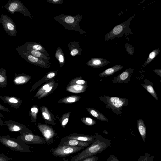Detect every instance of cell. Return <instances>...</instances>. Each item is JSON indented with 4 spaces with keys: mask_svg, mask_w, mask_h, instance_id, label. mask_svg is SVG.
I'll list each match as a JSON object with an SVG mask.
<instances>
[{
    "mask_svg": "<svg viewBox=\"0 0 161 161\" xmlns=\"http://www.w3.org/2000/svg\"><path fill=\"white\" fill-rule=\"evenodd\" d=\"M1 23L6 33L10 36L14 37L17 34L16 26L13 20L7 15L2 13L0 16Z\"/></svg>",
    "mask_w": 161,
    "mask_h": 161,
    "instance_id": "cell-8",
    "label": "cell"
},
{
    "mask_svg": "<svg viewBox=\"0 0 161 161\" xmlns=\"http://www.w3.org/2000/svg\"><path fill=\"white\" fill-rule=\"evenodd\" d=\"M137 127L140 136L143 142H145L146 138V127L144 121L141 119H138L137 122Z\"/></svg>",
    "mask_w": 161,
    "mask_h": 161,
    "instance_id": "cell-23",
    "label": "cell"
},
{
    "mask_svg": "<svg viewBox=\"0 0 161 161\" xmlns=\"http://www.w3.org/2000/svg\"><path fill=\"white\" fill-rule=\"evenodd\" d=\"M75 99L74 97H69L67 99V102L69 103L74 102L75 101Z\"/></svg>",
    "mask_w": 161,
    "mask_h": 161,
    "instance_id": "cell-40",
    "label": "cell"
},
{
    "mask_svg": "<svg viewBox=\"0 0 161 161\" xmlns=\"http://www.w3.org/2000/svg\"><path fill=\"white\" fill-rule=\"evenodd\" d=\"M3 7L12 14H14L15 12H17L22 13L25 17L28 16L31 19L33 18V16L29 10L19 0H9Z\"/></svg>",
    "mask_w": 161,
    "mask_h": 161,
    "instance_id": "cell-5",
    "label": "cell"
},
{
    "mask_svg": "<svg viewBox=\"0 0 161 161\" xmlns=\"http://www.w3.org/2000/svg\"><path fill=\"white\" fill-rule=\"evenodd\" d=\"M0 142L12 150L21 152H31L32 151L31 149L34 148L9 135L0 136Z\"/></svg>",
    "mask_w": 161,
    "mask_h": 161,
    "instance_id": "cell-4",
    "label": "cell"
},
{
    "mask_svg": "<svg viewBox=\"0 0 161 161\" xmlns=\"http://www.w3.org/2000/svg\"><path fill=\"white\" fill-rule=\"evenodd\" d=\"M0 110L5 111L6 112H10L11 111L8 108L0 104Z\"/></svg>",
    "mask_w": 161,
    "mask_h": 161,
    "instance_id": "cell-36",
    "label": "cell"
},
{
    "mask_svg": "<svg viewBox=\"0 0 161 161\" xmlns=\"http://www.w3.org/2000/svg\"><path fill=\"white\" fill-rule=\"evenodd\" d=\"M103 132L106 134H108V132L106 131H105V130H104L103 131Z\"/></svg>",
    "mask_w": 161,
    "mask_h": 161,
    "instance_id": "cell-50",
    "label": "cell"
},
{
    "mask_svg": "<svg viewBox=\"0 0 161 161\" xmlns=\"http://www.w3.org/2000/svg\"><path fill=\"white\" fill-rule=\"evenodd\" d=\"M123 68V66L121 65H115L111 68L107 69L100 73L99 75L102 77H107L110 76L115 73L119 71Z\"/></svg>",
    "mask_w": 161,
    "mask_h": 161,
    "instance_id": "cell-22",
    "label": "cell"
},
{
    "mask_svg": "<svg viewBox=\"0 0 161 161\" xmlns=\"http://www.w3.org/2000/svg\"><path fill=\"white\" fill-rule=\"evenodd\" d=\"M82 18V16L80 14L74 16L61 14L53 17V19L66 29L75 30L83 35L86 32L80 28L79 25Z\"/></svg>",
    "mask_w": 161,
    "mask_h": 161,
    "instance_id": "cell-2",
    "label": "cell"
},
{
    "mask_svg": "<svg viewBox=\"0 0 161 161\" xmlns=\"http://www.w3.org/2000/svg\"><path fill=\"white\" fill-rule=\"evenodd\" d=\"M125 48L127 52L130 55H133L134 53V49L130 44L127 43L125 44Z\"/></svg>",
    "mask_w": 161,
    "mask_h": 161,
    "instance_id": "cell-30",
    "label": "cell"
},
{
    "mask_svg": "<svg viewBox=\"0 0 161 161\" xmlns=\"http://www.w3.org/2000/svg\"><path fill=\"white\" fill-rule=\"evenodd\" d=\"M30 79V77L29 76L24 73H15L13 79V82L16 85H22L28 82Z\"/></svg>",
    "mask_w": 161,
    "mask_h": 161,
    "instance_id": "cell-21",
    "label": "cell"
},
{
    "mask_svg": "<svg viewBox=\"0 0 161 161\" xmlns=\"http://www.w3.org/2000/svg\"><path fill=\"white\" fill-rule=\"evenodd\" d=\"M55 75V73L54 72H51L47 74V77L49 79H50L54 77Z\"/></svg>",
    "mask_w": 161,
    "mask_h": 161,
    "instance_id": "cell-38",
    "label": "cell"
},
{
    "mask_svg": "<svg viewBox=\"0 0 161 161\" xmlns=\"http://www.w3.org/2000/svg\"><path fill=\"white\" fill-rule=\"evenodd\" d=\"M55 57L62 67L64 64L65 61L64 55L61 48L58 47L57 48L55 53Z\"/></svg>",
    "mask_w": 161,
    "mask_h": 161,
    "instance_id": "cell-27",
    "label": "cell"
},
{
    "mask_svg": "<svg viewBox=\"0 0 161 161\" xmlns=\"http://www.w3.org/2000/svg\"><path fill=\"white\" fill-rule=\"evenodd\" d=\"M96 156H93L89 157L86 158L80 161H93L95 158Z\"/></svg>",
    "mask_w": 161,
    "mask_h": 161,
    "instance_id": "cell-35",
    "label": "cell"
},
{
    "mask_svg": "<svg viewBox=\"0 0 161 161\" xmlns=\"http://www.w3.org/2000/svg\"><path fill=\"white\" fill-rule=\"evenodd\" d=\"M68 46L71 56H74L81 54L82 49L78 42L76 41L71 42L68 43Z\"/></svg>",
    "mask_w": 161,
    "mask_h": 161,
    "instance_id": "cell-20",
    "label": "cell"
},
{
    "mask_svg": "<svg viewBox=\"0 0 161 161\" xmlns=\"http://www.w3.org/2000/svg\"><path fill=\"white\" fill-rule=\"evenodd\" d=\"M108 60L99 58H92L86 63V64L94 68H100L108 64Z\"/></svg>",
    "mask_w": 161,
    "mask_h": 161,
    "instance_id": "cell-17",
    "label": "cell"
},
{
    "mask_svg": "<svg viewBox=\"0 0 161 161\" xmlns=\"http://www.w3.org/2000/svg\"><path fill=\"white\" fill-rule=\"evenodd\" d=\"M96 137L93 141L86 148L73 156L70 161H80L91 156H93L103 151L111 144L110 140L103 137L97 133H95Z\"/></svg>",
    "mask_w": 161,
    "mask_h": 161,
    "instance_id": "cell-1",
    "label": "cell"
},
{
    "mask_svg": "<svg viewBox=\"0 0 161 161\" xmlns=\"http://www.w3.org/2000/svg\"><path fill=\"white\" fill-rule=\"evenodd\" d=\"M52 87H50L49 88H48L45 91V92L47 93L50 92L52 89Z\"/></svg>",
    "mask_w": 161,
    "mask_h": 161,
    "instance_id": "cell-47",
    "label": "cell"
},
{
    "mask_svg": "<svg viewBox=\"0 0 161 161\" xmlns=\"http://www.w3.org/2000/svg\"><path fill=\"white\" fill-rule=\"evenodd\" d=\"M47 2L55 4H59L62 3L64 0H46Z\"/></svg>",
    "mask_w": 161,
    "mask_h": 161,
    "instance_id": "cell-33",
    "label": "cell"
},
{
    "mask_svg": "<svg viewBox=\"0 0 161 161\" xmlns=\"http://www.w3.org/2000/svg\"><path fill=\"white\" fill-rule=\"evenodd\" d=\"M144 84L141 83V85L144 88L157 100H158L157 95L153 87V84L151 82L150 84H148L147 79L144 80Z\"/></svg>",
    "mask_w": 161,
    "mask_h": 161,
    "instance_id": "cell-24",
    "label": "cell"
},
{
    "mask_svg": "<svg viewBox=\"0 0 161 161\" xmlns=\"http://www.w3.org/2000/svg\"><path fill=\"white\" fill-rule=\"evenodd\" d=\"M62 161H69L68 159H66L65 158H63Z\"/></svg>",
    "mask_w": 161,
    "mask_h": 161,
    "instance_id": "cell-49",
    "label": "cell"
},
{
    "mask_svg": "<svg viewBox=\"0 0 161 161\" xmlns=\"http://www.w3.org/2000/svg\"><path fill=\"white\" fill-rule=\"evenodd\" d=\"M19 55L29 63L43 67L47 68L51 64L50 62L46 61L36 57L27 53L16 49Z\"/></svg>",
    "mask_w": 161,
    "mask_h": 161,
    "instance_id": "cell-10",
    "label": "cell"
},
{
    "mask_svg": "<svg viewBox=\"0 0 161 161\" xmlns=\"http://www.w3.org/2000/svg\"><path fill=\"white\" fill-rule=\"evenodd\" d=\"M42 115L46 119H49V117L47 114L46 113L43 112L42 113Z\"/></svg>",
    "mask_w": 161,
    "mask_h": 161,
    "instance_id": "cell-44",
    "label": "cell"
},
{
    "mask_svg": "<svg viewBox=\"0 0 161 161\" xmlns=\"http://www.w3.org/2000/svg\"><path fill=\"white\" fill-rule=\"evenodd\" d=\"M137 161H156L154 156H151L149 153H144L140 156Z\"/></svg>",
    "mask_w": 161,
    "mask_h": 161,
    "instance_id": "cell-29",
    "label": "cell"
},
{
    "mask_svg": "<svg viewBox=\"0 0 161 161\" xmlns=\"http://www.w3.org/2000/svg\"><path fill=\"white\" fill-rule=\"evenodd\" d=\"M1 118H4L3 115L2 114L0 113V125L3 126L4 125V122Z\"/></svg>",
    "mask_w": 161,
    "mask_h": 161,
    "instance_id": "cell-41",
    "label": "cell"
},
{
    "mask_svg": "<svg viewBox=\"0 0 161 161\" xmlns=\"http://www.w3.org/2000/svg\"><path fill=\"white\" fill-rule=\"evenodd\" d=\"M4 125H6L10 132H18L20 133L25 132H32L26 126L18 122L9 120L5 121Z\"/></svg>",
    "mask_w": 161,
    "mask_h": 161,
    "instance_id": "cell-12",
    "label": "cell"
},
{
    "mask_svg": "<svg viewBox=\"0 0 161 161\" xmlns=\"http://www.w3.org/2000/svg\"><path fill=\"white\" fill-rule=\"evenodd\" d=\"M160 52V49L157 48L151 52L149 54L147 60L145 61L143 65V67L146 66L150 63L151 62L154 58L159 54Z\"/></svg>",
    "mask_w": 161,
    "mask_h": 161,
    "instance_id": "cell-28",
    "label": "cell"
},
{
    "mask_svg": "<svg viewBox=\"0 0 161 161\" xmlns=\"http://www.w3.org/2000/svg\"><path fill=\"white\" fill-rule=\"evenodd\" d=\"M68 118H66L64 119L62 122V125L63 126H65L68 123Z\"/></svg>",
    "mask_w": 161,
    "mask_h": 161,
    "instance_id": "cell-43",
    "label": "cell"
},
{
    "mask_svg": "<svg viewBox=\"0 0 161 161\" xmlns=\"http://www.w3.org/2000/svg\"><path fill=\"white\" fill-rule=\"evenodd\" d=\"M73 87L75 90L79 91L81 90L83 88V86L79 85H75L73 86Z\"/></svg>",
    "mask_w": 161,
    "mask_h": 161,
    "instance_id": "cell-37",
    "label": "cell"
},
{
    "mask_svg": "<svg viewBox=\"0 0 161 161\" xmlns=\"http://www.w3.org/2000/svg\"><path fill=\"white\" fill-rule=\"evenodd\" d=\"M0 99L4 103L10 105L12 107L16 109L20 108L22 103L21 99L14 96L0 95Z\"/></svg>",
    "mask_w": 161,
    "mask_h": 161,
    "instance_id": "cell-15",
    "label": "cell"
},
{
    "mask_svg": "<svg viewBox=\"0 0 161 161\" xmlns=\"http://www.w3.org/2000/svg\"><path fill=\"white\" fill-rule=\"evenodd\" d=\"M16 139L25 144L42 145L46 144L44 138L32 132L20 133V135Z\"/></svg>",
    "mask_w": 161,
    "mask_h": 161,
    "instance_id": "cell-7",
    "label": "cell"
},
{
    "mask_svg": "<svg viewBox=\"0 0 161 161\" xmlns=\"http://www.w3.org/2000/svg\"><path fill=\"white\" fill-rule=\"evenodd\" d=\"M99 98L104 103L106 108L111 110L117 116L121 115L123 107L127 106L129 105V99L127 98L104 95L100 97Z\"/></svg>",
    "mask_w": 161,
    "mask_h": 161,
    "instance_id": "cell-3",
    "label": "cell"
},
{
    "mask_svg": "<svg viewBox=\"0 0 161 161\" xmlns=\"http://www.w3.org/2000/svg\"><path fill=\"white\" fill-rule=\"evenodd\" d=\"M76 83L79 84L83 85L85 83V81L82 80H79L77 81Z\"/></svg>",
    "mask_w": 161,
    "mask_h": 161,
    "instance_id": "cell-45",
    "label": "cell"
},
{
    "mask_svg": "<svg viewBox=\"0 0 161 161\" xmlns=\"http://www.w3.org/2000/svg\"><path fill=\"white\" fill-rule=\"evenodd\" d=\"M7 70L3 68L0 69V87L4 88L7 86L8 84Z\"/></svg>",
    "mask_w": 161,
    "mask_h": 161,
    "instance_id": "cell-26",
    "label": "cell"
},
{
    "mask_svg": "<svg viewBox=\"0 0 161 161\" xmlns=\"http://www.w3.org/2000/svg\"><path fill=\"white\" fill-rule=\"evenodd\" d=\"M13 159V158L8 157L5 154H0V161H8Z\"/></svg>",
    "mask_w": 161,
    "mask_h": 161,
    "instance_id": "cell-32",
    "label": "cell"
},
{
    "mask_svg": "<svg viewBox=\"0 0 161 161\" xmlns=\"http://www.w3.org/2000/svg\"><path fill=\"white\" fill-rule=\"evenodd\" d=\"M98 158L96 156L95 158L93 161H98Z\"/></svg>",
    "mask_w": 161,
    "mask_h": 161,
    "instance_id": "cell-48",
    "label": "cell"
},
{
    "mask_svg": "<svg viewBox=\"0 0 161 161\" xmlns=\"http://www.w3.org/2000/svg\"><path fill=\"white\" fill-rule=\"evenodd\" d=\"M88 110L90 114L98 119L103 121L108 122L106 117L98 111L92 108H88Z\"/></svg>",
    "mask_w": 161,
    "mask_h": 161,
    "instance_id": "cell-25",
    "label": "cell"
},
{
    "mask_svg": "<svg viewBox=\"0 0 161 161\" xmlns=\"http://www.w3.org/2000/svg\"><path fill=\"white\" fill-rule=\"evenodd\" d=\"M154 72L160 77H161V69H154L153 70Z\"/></svg>",
    "mask_w": 161,
    "mask_h": 161,
    "instance_id": "cell-42",
    "label": "cell"
},
{
    "mask_svg": "<svg viewBox=\"0 0 161 161\" xmlns=\"http://www.w3.org/2000/svg\"><path fill=\"white\" fill-rule=\"evenodd\" d=\"M38 127L47 144L49 145L52 144L57 138L55 131L49 126L39 125Z\"/></svg>",
    "mask_w": 161,
    "mask_h": 161,
    "instance_id": "cell-11",
    "label": "cell"
},
{
    "mask_svg": "<svg viewBox=\"0 0 161 161\" xmlns=\"http://www.w3.org/2000/svg\"><path fill=\"white\" fill-rule=\"evenodd\" d=\"M91 143L79 141L72 139H68L64 137L61 139L59 144L65 145L73 147H87Z\"/></svg>",
    "mask_w": 161,
    "mask_h": 161,
    "instance_id": "cell-14",
    "label": "cell"
},
{
    "mask_svg": "<svg viewBox=\"0 0 161 161\" xmlns=\"http://www.w3.org/2000/svg\"><path fill=\"white\" fill-rule=\"evenodd\" d=\"M134 69L129 68L124 71L118 76L114 77L112 81L113 83H127L131 80V77Z\"/></svg>",
    "mask_w": 161,
    "mask_h": 161,
    "instance_id": "cell-13",
    "label": "cell"
},
{
    "mask_svg": "<svg viewBox=\"0 0 161 161\" xmlns=\"http://www.w3.org/2000/svg\"><path fill=\"white\" fill-rule=\"evenodd\" d=\"M131 17L126 21L123 22L115 26L111 31L105 35V40L107 41L116 37L126 33L128 30L129 26L131 21Z\"/></svg>",
    "mask_w": 161,
    "mask_h": 161,
    "instance_id": "cell-9",
    "label": "cell"
},
{
    "mask_svg": "<svg viewBox=\"0 0 161 161\" xmlns=\"http://www.w3.org/2000/svg\"><path fill=\"white\" fill-rule=\"evenodd\" d=\"M0 23H1V21H0Z\"/></svg>",
    "mask_w": 161,
    "mask_h": 161,
    "instance_id": "cell-51",
    "label": "cell"
},
{
    "mask_svg": "<svg viewBox=\"0 0 161 161\" xmlns=\"http://www.w3.org/2000/svg\"><path fill=\"white\" fill-rule=\"evenodd\" d=\"M38 111V108L35 107H33L31 109L30 112L35 113L36 114H37Z\"/></svg>",
    "mask_w": 161,
    "mask_h": 161,
    "instance_id": "cell-39",
    "label": "cell"
},
{
    "mask_svg": "<svg viewBox=\"0 0 161 161\" xmlns=\"http://www.w3.org/2000/svg\"><path fill=\"white\" fill-rule=\"evenodd\" d=\"M96 137L95 134L94 136L88 135L77 134H73L65 137V138L77 140L81 141L92 143Z\"/></svg>",
    "mask_w": 161,
    "mask_h": 161,
    "instance_id": "cell-18",
    "label": "cell"
},
{
    "mask_svg": "<svg viewBox=\"0 0 161 161\" xmlns=\"http://www.w3.org/2000/svg\"><path fill=\"white\" fill-rule=\"evenodd\" d=\"M24 50L31 49L39 51L47 56L49 57V54L43 46L40 44L36 42H27L24 45L19 46Z\"/></svg>",
    "mask_w": 161,
    "mask_h": 161,
    "instance_id": "cell-16",
    "label": "cell"
},
{
    "mask_svg": "<svg viewBox=\"0 0 161 161\" xmlns=\"http://www.w3.org/2000/svg\"><path fill=\"white\" fill-rule=\"evenodd\" d=\"M107 161H120L115 155L111 154L109 155L107 159Z\"/></svg>",
    "mask_w": 161,
    "mask_h": 161,
    "instance_id": "cell-34",
    "label": "cell"
},
{
    "mask_svg": "<svg viewBox=\"0 0 161 161\" xmlns=\"http://www.w3.org/2000/svg\"><path fill=\"white\" fill-rule=\"evenodd\" d=\"M85 122V124L88 125H92L96 123L95 121L89 117L86 118Z\"/></svg>",
    "mask_w": 161,
    "mask_h": 161,
    "instance_id": "cell-31",
    "label": "cell"
},
{
    "mask_svg": "<svg viewBox=\"0 0 161 161\" xmlns=\"http://www.w3.org/2000/svg\"><path fill=\"white\" fill-rule=\"evenodd\" d=\"M16 49L26 52L30 55L43 60L50 62V57L46 56L39 51L31 49L24 50L20 48L19 46Z\"/></svg>",
    "mask_w": 161,
    "mask_h": 161,
    "instance_id": "cell-19",
    "label": "cell"
},
{
    "mask_svg": "<svg viewBox=\"0 0 161 161\" xmlns=\"http://www.w3.org/2000/svg\"><path fill=\"white\" fill-rule=\"evenodd\" d=\"M84 149V147H73L59 144L57 147L51 149L49 151L54 156L63 157L68 156Z\"/></svg>",
    "mask_w": 161,
    "mask_h": 161,
    "instance_id": "cell-6",
    "label": "cell"
},
{
    "mask_svg": "<svg viewBox=\"0 0 161 161\" xmlns=\"http://www.w3.org/2000/svg\"><path fill=\"white\" fill-rule=\"evenodd\" d=\"M50 87L49 85L48 84L45 85L43 86V89L44 90H46Z\"/></svg>",
    "mask_w": 161,
    "mask_h": 161,
    "instance_id": "cell-46",
    "label": "cell"
}]
</instances>
